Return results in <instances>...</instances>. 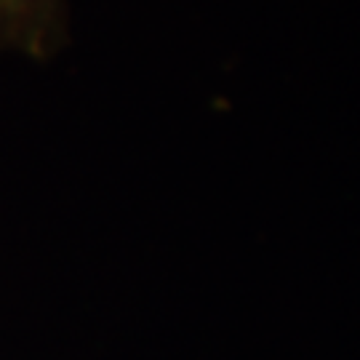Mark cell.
I'll return each instance as SVG.
<instances>
[{
    "instance_id": "cell-1",
    "label": "cell",
    "mask_w": 360,
    "mask_h": 360,
    "mask_svg": "<svg viewBox=\"0 0 360 360\" xmlns=\"http://www.w3.org/2000/svg\"><path fill=\"white\" fill-rule=\"evenodd\" d=\"M70 40V0H0V53L51 62Z\"/></svg>"
}]
</instances>
